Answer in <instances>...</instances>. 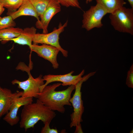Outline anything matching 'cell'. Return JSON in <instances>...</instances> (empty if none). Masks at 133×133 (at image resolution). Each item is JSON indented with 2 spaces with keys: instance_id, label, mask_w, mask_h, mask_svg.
<instances>
[{
  "instance_id": "cell-28",
  "label": "cell",
  "mask_w": 133,
  "mask_h": 133,
  "mask_svg": "<svg viewBox=\"0 0 133 133\" xmlns=\"http://www.w3.org/2000/svg\"><path fill=\"white\" fill-rule=\"evenodd\" d=\"M2 41V40L0 39V41Z\"/></svg>"
},
{
  "instance_id": "cell-6",
  "label": "cell",
  "mask_w": 133,
  "mask_h": 133,
  "mask_svg": "<svg viewBox=\"0 0 133 133\" xmlns=\"http://www.w3.org/2000/svg\"><path fill=\"white\" fill-rule=\"evenodd\" d=\"M107 13V10L99 4L91 6L88 10L83 12L82 27L87 31L94 28H101L103 25L102 19Z\"/></svg>"
},
{
  "instance_id": "cell-19",
  "label": "cell",
  "mask_w": 133,
  "mask_h": 133,
  "mask_svg": "<svg viewBox=\"0 0 133 133\" xmlns=\"http://www.w3.org/2000/svg\"><path fill=\"white\" fill-rule=\"evenodd\" d=\"M16 23L10 15L1 17L0 19V30L11 27H14Z\"/></svg>"
},
{
  "instance_id": "cell-23",
  "label": "cell",
  "mask_w": 133,
  "mask_h": 133,
  "mask_svg": "<svg viewBox=\"0 0 133 133\" xmlns=\"http://www.w3.org/2000/svg\"><path fill=\"white\" fill-rule=\"evenodd\" d=\"M75 127L76 129L75 133H83L81 123L77 125Z\"/></svg>"
},
{
  "instance_id": "cell-10",
  "label": "cell",
  "mask_w": 133,
  "mask_h": 133,
  "mask_svg": "<svg viewBox=\"0 0 133 133\" xmlns=\"http://www.w3.org/2000/svg\"><path fill=\"white\" fill-rule=\"evenodd\" d=\"M74 72L72 71L69 73L64 75L48 74L44 76L43 77V78L44 81L46 82L41 87V92L45 86L54 82H62V85L64 86L71 85H75L82 79V76L84 73V70H83L79 74L76 75H72Z\"/></svg>"
},
{
  "instance_id": "cell-11",
  "label": "cell",
  "mask_w": 133,
  "mask_h": 133,
  "mask_svg": "<svg viewBox=\"0 0 133 133\" xmlns=\"http://www.w3.org/2000/svg\"><path fill=\"white\" fill-rule=\"evenodd\" d=\"M23 91L12 93L11 90L0 86V120L9 111L16 100L21 96Z\"/></svg>"
},
{
  "instance_id": "cell-27",
  "label": "cell",
  "mask_w": 133,
  "mask_h": 133,
  "mask_svg": "<svg viewBox=\"0 0 133 133\" xmlns=\"http://www.w3.org/2000/svg\"><path fill=\"white\" fill-rule=\"evenodd\" d=\"M133 129L130 132V133H133Z\"/></svg>"
},
{
  "instance_id": "cell-14",
  "label": "cell",
  "mask_w": 133,
  "mask_h": 133,
  "mask_svg": "<svg viewBox=\"0 0 133 133\" xmlns=\"http://www.w3.org/2000/svg\"><path fill=\"white\" fill-rule=\"evenodd\" d=\"M36 29L34 27L24 28L17 37L12 39L14 43L22 45H27L30 47L32 44L34 35L36 33Z\"/></svg>"
},
{
  "instance_id": "cell-7",
  "label": "cell",
  "mask_w": 133,
  "mask_h": 133,
  "mask_svg": "<svg viewBox=\"0 0 133 133\" xmlns=\"http://www.w3.org/2000/svg\"><path fill=\"white\" fill-rule=\"evenodd\" d=\"M28 79L25 81H20L15 79L11 83L13 85L17 84L18 88L23 90L21 96L37 98L38 94L41 92V87L44 83L42 75H40L35 78L30 73H28Z\"/></svg>"
},
{
  "instance_id": "cell-21",
  "label": "cell",
  "mask_w": 133,
  "mask_h": 133,
  "mask_svg": "<svg viewBox=\"0 0 133 133\" xmlns=\"http://www.w3.org/2000/svg\"><path fill=\"white\" fill-rule=\"evenodd\" d=\"M126 84L130 88H133V64L131 66L128 71L126 79Z\"/></svg>"
},
{
  "instance_id": "cell-25",
  "label": "cell",
  "mask_w": 133,
  "mask_h": 133,
  "mask_svg": "<svg viewBox=\"0 0 133 133\" xmlns=\"http://www.w3.org/2000/svg\"><path fill=\"white\" fill-rule=\"evenodd\" d=\"M128 1L131 8H133V0H127Z\"/></svg>"
},
{
  "instance_id": "cell-20",
  "label": "cell",
  "mask_w": 133,
  "mask_h": 133,
  "mask_svg": "<svg viewBox=\"0 0 133 133\" xmlns=\"http://www.w3.org/2000/svg\"><path fill=\"white\" fill-rule=\"evenodd\" d=\"M61 5L69 7H72L81 9L79 0H56Z\"/></svg>"
},
{
  "instance_id": "cell-1",
  "label": "cell",
  "mask_w": 133,
  "mask_h": 133,
  "mask_svg": "<svg viewBox=\"0 0 133 133\" xmlns=\"http://www.w3.org/2000/svg\"><path fill=\"white\" fill-rule=\"evenodd\" d=\"M61 85L58 83L46 85L38 94L37 99L51 110L63 114L65 111V105H71L69 100L75 86L71 85L65 90L56 91V88Z\"/></svg>"
},
{
  "instance_id": "cell-29",
  "label": "cell",
  "mask_w": 133,
  "mask_h": 133,
  "mask_svg": "<svg viewBox=\"0 0 133 133\" xmlns=\"http://www.w3.org/2000/svg\"><path fill=\"white\" fill-rule=\"evenodd\" d=\"M1 17L0 16V19H1Z\"/></svg>"
},
{
  "instance_id": "cell-24",
  "label": "cell",
  "mask_w": 133,
  "mask_h": 133,
  "mask_svg": "<svg viewBox=\"0 0 133 133\" xmlns=\"http://www.w3.org/2000/svg\"><path fill=\"white\" fill-rule=\"evenodd\" d=\"M5 10L4 7L0 4V16L3 13Z\"/></svg>"
},
{
  "instance_id": "cell-8",
  "label": "cell",
  "mask_w": 133,
  "mask_h": 133,
  "mask_svg": "<svg viewBox=\"0 0 133 133\" xmlns=\"http://www.w3.org/2000/svg\"><path fill=\"white\" fill-rule=\"evenodd\" d=\"M61 10V5L56 0H50L46 10L40 17V19L37 20L36 27L42 29L43 33H48V27L53 17Z\"/></svg>"
},
{
  "instance_id": "cell-22",
  "label": "cell",
  "mask_w": 133,
  "mask_h": 133,
  "mask_svg": "<svg viewBox=\"0 0 133 133\" xmlns=\"http://www.w3.org/2000/svg\"><path fill=\"white\" fill-rule=\"evenodd\" d=\"M50 123H47L44 124L41 130V133H58V131L56 129L51 128L50 126Z\"/></svg>"
},
{
  "instance_id": "cell-15",
  "label": "cell",
  "mask_w": 133,
  "mask_h": 133,
  "mask_svg": "<svg viewBox=\"0 0 133 133\" xmlns=\"http://www.w3.org/2000/svg\"><path fill=\"white\" fill-rule=\"evenodd\" d=\"M23 30L22 28L11 27L0 30V39L2 40L1 43L5 44L11 39L17 37Z\"/></svg>"
},
{
  "instance_id": "cell-2",
  "label": "cell",
  "mask_w": 133,
  "mask_h": 133,
  "mask_svg": "<svg viewBox=\"0 0 133 133\" xmlns=\"http://www.w3.org/2000/svg\"><path fill=\"white\" fill-rule=\"evenodd\" d=\"M21 114L19 126L25 132L41 120L45 124L50 123L56 116L54 111L51 110L38 99L33 102L23 106Z\"/></svg>"
},
{
  "instance_id": "cell-4",
  "label": "cell",
  "mask_w": 133,
  "mask_h": 133,
  "mask_svg": "<svg viewBox=\"0 0 133 133\" xmlns=\"http://www.w3.org/2000/svg\"><path fill=\"white\" fill-rule=\"evenodd\" d=\"M96 71L91 72L82 77V79L75 85V91L72 97L69 101L72 104L74 111L70 115L71 122L70 128L76 127L83 121L82 116L84 111L83 101L82 98L81 88L83 83L93 75Z\"/></svg>"
},
{
  "instance_id": "cell-18",
  "label": "cell",
  "mask_w": 133,
  "mask_h": 133,
  "mask_svg": "<svg viewBox=\"0 0 133 133\" xmlns=\"http://www.w3.org/2000/svg\"><path fill=\"white\" fill-rule=\"evenodd\" d=\"M35 10L39 17L46 9L50 0H29Z\"/></svg>"
},
{
  "instance_id": "cell-17",
  "label": "cell",
  "mask_w": 133,
  "mask_h": 133,
  "mask_svg": "<svg viewBox=\"0 0 133 133\" xmlns=\"http://www.w3.org/2000/svg\"><path fill=\"white\" fill-rule=\"evenodd\" d=\"M23 0H0V4L8 9L7 13L15 11L22 4Z\"/></svg>"
},
{
  "instance_id": "cell-3",
  "label": "cell",
  "mask_w": 133,
  "mask_h": 133,
  "mask_svg": "<svg viewBox=\"0 0 133 133\" xmlns=\"http://www.w3.org/2000/svg\"><path fill=\"white\" fill-rule=\"evenodd\" d=\"M110 14L111 23L116 30L133 35V8L123 6Z\"/></svg>"
},
{
  "instance_id": "cell-26",
  "label": "cell",
  "mask_w": 133,
  "mask_h": 133,
  "mask_svg": "<svg viewBox=\"0 0 133 133\" xmlns=\"http://www.w3.org/2000/svg\"><path fill=\"white\" fill-rule=\"evenodd\" d=\"M92 0H86V3L87 4L91 2Z\"/></svg>"
},
{
  "instance_id": "cell-9",
  "label": "cell",
  "mask_w": 133,
  "mask_h": 133,
  "mask_svg": "<svg viewBox=\"0 0 133 133\" xmlns=\"http://www.w3.org/2000/svg\"><path fill=\"white\" fill-rule=\"evenodd\" d=\"M29 48L31 51L36 52L38 56L50 62L54 69L58 68L57 56L60 51L57 48L44 44L40 45L33 44Z\"/></svg>"
},
{
  "instance_id": "cell-16",
  "label": "cell",
  "mask_w": 133,
  "mask_h": 133,
  "mask_svg": "<svg viewBox=\"0 0 133 133\" xmlns=\"http://www.w3.org/2000/svg\"><path fill=\"white\" fill-rule=\"evenodd\" d=\"M97 3L103 6L108 13H112L123 6L126 3L124 0H95Z\"/></svg>"
},
{
  "instance_id": "cell-13",
  "label": "cell",
  "mask_w": 133,
  "mask_h": 133,
  "mask_svg": "<svg viewBox=\"0 0 133 133\" xmlns=\"http://www.w3.org/2000/svg\"><path fill=\"white\" fill-rule=\"evenodd\" d=\"M8 15H10L13 20L22 16H31L36 18L37 20L40 19L36 12L29 0H23L18 10L15 11L7 13Z\"/></svg>"
},
{
  "instance_id": "cell-5",
  "label": "cell",
  "mask_w": 133,
  "mask_h": 133,
  "mask_svg": "<svg viewBox=\"0 0 133 133\" xmlns=\"http://www.w3.org/2000/svg\"><path fill=\"white\" fill-rule=\"evenodd\" d=\"M67 20L63 24L60 22L58 28H55L51 32L49 33H35L33 39V44H44L51 45L57 48L64 56L67 57L68 51L61 47L59 40L60 34L64 31L65 28L67 26Z\"/></svg>"
},
{
  "instance_id": "cell-12",
  "label": "cell",
  "mask_w": 133,
  "mask_h": 133,
  "mask_svg": "<svg viewBox=\"0 0 133 133\" xmlns=\"http://www.w3.org/2000/svg\"><path fill=\"white\" fill-rule=\"evenodd\" d=\"M33 98L22 96L17 98L4 117L3 120L11 126L17 124L19 121V117L17 115L19 109L22 106L33 102Z\"/></svg>"
}]
</instances>
